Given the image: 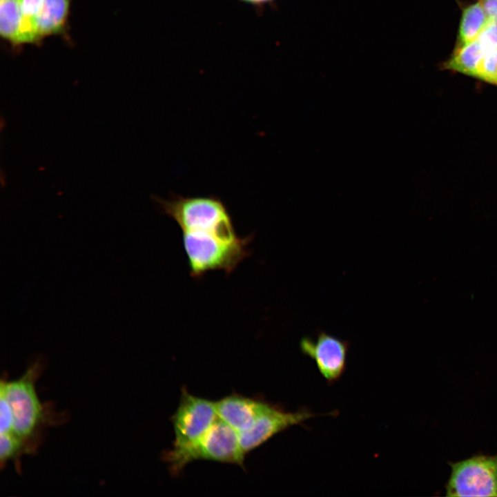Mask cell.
I'll return each mask as SVG.
<instances>
[{
    "mask_svg": "<svg viewBox=\"0 0 497 497\" xmlns=\"http://www.w3.org/2000/svg\"><path fill=\"white\" fill-rule=\"evenodd\" d=\"M182 233L190 274L200 277L213 271L232 273L250 254L252 236L240 237L222 201L215 197L173 195L155 198Z\"/></svg>",
    "mask_w": 497,
    "mask_h": 497,
    "instance_id": "6da1fadb",
    "label": "cell"
},
{
    "mask_svg": "<svg viewBox=\"0 0 497 497\" xmlns=\"http://www.w3.org/2000/svg\"><path fill=\"white\" fill-rule=\"evenodd\" d=\"M246 454L239 433L220 418L195 443L184 449H171L164 454L172 475L179 474L184 467L195 460H209L235 464L244 469Z\"/></svg>",
    "mask_w": 497,
    "mask_h": 497,
    "instance_id": "7a4b0ae2",
    "label": "cell"
},
{
    "mask_svg": "<svg viewBox=\"0 0 497 497\" xmlns=\"http://www.w3.org/2000/svg\"><path fill=\"white\" fill-rule=\"evenodd\" d=\"M41 371L36 362L18 380L1 381L0 394L8 402L13 416V432L23 441L30 437L43 416V411L35 388Z\"/></svg>",
    "mask_w": 497,
    "mask_h": 497,
    "instance_id": "3957f363",
    "label": "cell"
},
{
    "mask_svg": "<svg viewBox=\"0 0 497 497\" xmlns=\"http://www.w3.org/2000/svg\"><path fill=\"white\" fill-rule=\"evenodd\" d=\"M449 465L451 473L445 485L447 496L497 497V454H476Z\"/></svg>",
    "mask_w": 497,
    "mask_h": 497,
    "instance_id": "277c9868",
    "label": "cell"
},
{
    "mask_svg": "<svg viewBox=\"0 0 497 497\" xmlns=\"http://www.w3.org/2000/svg\"><path fill=\"white\" fill-rule=\"evenodd\" d=\"M217 418L214 401L194 396L183 387L179 405L170 418L175 435L173 449L195 443Z\"/></svg>",
    "mask_w": 497,
    "mask_h": 497,
    "instance_id": "5b68a950",
    "label": "cell"
},
{
    "mask_svg": "<svg viewBox=\"0 0 497 497\" xmlns=\"http://www.w3.org/2000/svg\"><path fill=\"white\" fill-rule=\"evenodd\" d=\"M319 416L306 407L289 411L270 403L250 428L239 433L242 449L246 455L276 434Z\"/></svg>",
    "mask_w": 497,
    "mask_h": 497,
    "instance_id": "8992f818",
    "label": "cell"
},
{
    "mask_svg": "<svg viewBox=\"0 0 497 497\" xmlns=\"http://www.w3.org/2000/svg\"><path fill=\"white\" fill-rule=\"evenodd\" d=\"M300 347L304 355L315 362L320 375L329 384L342 378L347 366L349 342L320 332L315 340L302 338Z\"/></svg>",
    "mask_w": 497,
    "mask_h": 497,
    "instance_id": "52a82bcc",
    "label": "cell"
},
{
    "mask_svg": "<svg viewBox=\"0 0 497 497\" xmlns=\"http://www.w3.org/2000/svg\"><path fill=\"white\" fill-rule=\"evenodd\" d=\"M215 403L218 418L239 433L250 428L270 405L263 400L235 393Z\"/></svg>",
    "mask_w": 497,
    "mask_h": 497,
    "instance_id": "ba28073f",
    "label": "cell"
},
{
    "mask_svg": "<svg viewBox=\"0 0 497 497\" xmlns=\"http://www.w3.org/2000/svg\"><path fill=\"white\" fill-rule=\"evenodd\" d=\"M70 2V0H43L36 20L39 40L64 32Z\"/></svg>",
    "mask_w": 497,
    "mask_h": 497,
    "instance_id": "9c48e42d",
    "label": "cell"
},
{
    "mask_svg": "<svg viewBox=\"0 0 497 497\" xmlns=\"http://www.w3.org/2000/svg\"><path fill=\"white\" fill-rule=\"evenodd\" d=\"M484 50L476 39L461 44L446 64V68L476 77Z\"/></svg>",
    "mask_w": 497,
    "mask_h": 497,
    "instance_id": "30bf717a",
    "label": "cell"
},
{
    "mask_svg": "<svg viewBox=\"0 0 497 497\" xmlns=\"http://www.w3.org/2000/svg\"><path fill=\"white\" fill-rule=\"evenodd\" d=\"M488 19L479 1L466 8L463 11L460 25L459 39L461 44L476 40Z\"/></svg>",
    "mask_w": 497,
    "mask_h": 497,
    "instance_id": "8fae6325",
    "label": "cell"
},
{
    "mask_svg": "<svg viewBox=\"0 0 497 497\" xmlns=\"http://www.w3.org/2000/svg\"><path fill=\"white\" fill-rule=\"evenodd\" d=\"M43 0H20L21 21L16 44L38 41L36 20Z\"/></svg>",
    "mask_w": 497,
    "mask_h": 497,
    "instance_id": "7c38bea8",
    "label": "cell"
},
{
    "mask_svg": "<svg viewBox=\"0 0 497 497\" xmlns=\"http://www.w3.org/2000/svg\"><path fill=\"white\" fill-rule=\"evenodd\" d=\"M21 21L20 0H3L0 2V34L16 44Z\"/></svg>",
    "mask_w": 497,
    "mask_h": 497,
    "instance_id": "4fadbf2b",
    "label": "cell"
},
{
    "mask_svg": "<svg viewBox=\"0 0 497 497\" xmlns=\"http://www.w3.org/2000/svg\"><path fill=\"white\" fill-rule=\"evenodd\" d=\"M496 77L497 48H494L484 52L476 77L494 84Z\"/></svg>",
    "mask_w": 497,
    "mask_h": 497,
    "instance_id": "5bb4252c",
    "label": "cell"
},
{
    "mask_svg": "<svg viewBox=\"0 0 497 497\" xmlns=\"http://www.w3.org/2000/svg\"><path fill=\"white\" fill-rule=\"evenodd\" d=\"M23 440L14 432L0 433L1 463L11 459L21 448Z\"/></svg>",
    "mask_w": 497,
    "mask_h": 497,
    "instance_id": "9a60e30c",
    "label": "cell"
},
{
    "mask_svg": "<svg viewBox=\"0 0 497 497\" xmlns=\"http://www.w3.org/2000/svg\"><path fill=\"white\" fill-rule=\"evenodd\" d=\"M477 39L484 52L497 48V19H488Z\"/></svg>",
    "mask_w": 497,
    "mask_h": 497,
    "instance_id": "2e32d148",
    "label": "cell"
},
{
    "mask_svg": "<svg viewBox=\"0 0 497 497\" xmlns=\"http://www.w3.org/2000/svg\"><path fill=\"white\" fill-rule=\"evenodd\" d=\"M13 432V416L10 405L0 394V433Z\"/></svg>",
    "mask_w": 497,
    "mask_h": 497,
    "instance_id": "e0dca14e",
    "label": "cell"
},
{
    "mask_svg": "<svg viewBox=\"0 0 497 497\" xmlns=\"http://www.w3.org/2000/svg\"><path fill=\"white\" fill-rule=\"evenodd\" d=\"M479 3L489 19H497V0H480Z\"/></svg>",
    "mask_w": 497,
    "mask_h": 497,
    "instance_id": "ac0fdd59",
    "label": "cell"
},
{
    "mask_svg": "<svg viewBox=\"0 0 497 497\" xmlns=\"http://www.w3.org/2000/svg\"><path fill=\"white\" fill-rule=\"evenodd\" d=\"M244 1L251 2V3H261V2H264V1H266L269 0H244Z\"/></svg>",
    "mask_w": 497,
    "mask_h": 497,
    "instance_id": "d6986e66",
    "label": "cell"
},
{
    "mask_svg": "<svg viewBox=\"0 0 497 497\" xmlns=\"http://www.w3.org/2000/svg\"><path fill=\"white\" fill-rule=\"evenodd\" d=\"M494 84H497V77H496V81H495V83H494Z\"/></svg>",
    "mask_w": 497,
    "mask_h": 497,
    "instance_id": "ffe728a7",
    "label": "cell"
},
{
    "mask_svg": "<svg viewBox=\"0 0 497 497\" xmlns=\"http://www.w3.org/2000/svg\"><path fill=\"white\" fill-rule=\"evenodd\" d=\"M2 1H3V0H0V2Z\"/></svg>",
    "mask_w": 497,
    "mask_h": 497,
    "instance_id": "44dd1931",
    "label": "cell"
}]
</instances>
